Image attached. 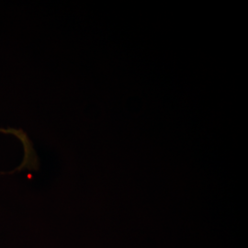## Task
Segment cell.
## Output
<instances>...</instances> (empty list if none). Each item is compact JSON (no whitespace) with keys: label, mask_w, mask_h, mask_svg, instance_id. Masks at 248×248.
<instances>
[{"label":"cell","mask_w":248,"mask_h":248,"mask_svg":"<svg viewBox=\"0 0 248 248\" xmlns=\"http://www.w3.org/2000/svg\"><path fill=\"white\" fill-rule=\"evenodd\" d=\"M0 132H2V133H15V134H16V132H13V131H7V130H3V129H1V128H0Z\"/></svg>","instance_id":"cell-1"}]
</instances>
